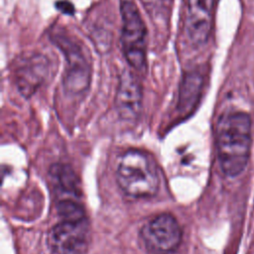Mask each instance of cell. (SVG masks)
Masks as SVG:
<instances>
[{
	"mask_svg": "<svg viewBox=\"0 0 254 254\" xmlns=\"http://www.w3.org/2000/svg\"><path fill=\"white\" fill-rule=\"evenodd\" d=\"M182 228L177 219L169 214H159L145 223L141 237L146 248L153 254H170L182 241Z\"/></svg>",
	"mask_w": 254,
	"mask_h": 254,
	"instance_id": "6",
	"label": "cell"
},
{
	"mask_svg": "<svg viewBox=\"0 0 254 254\" xmlns=\"http://www.w3.org/2000/svg\"><path fill=\"white\" fill-rule=\"evenodd\" d=\"M53 42L65 57L66 66L64 86L66 92L79 94L86 90L90 81V64L80 45L64 32L54 33Z\"/></svg>",
	"mask_w": 254,
	"mask_h": 254,
	"instance_id": "4",
	"label": "cell"
},
{
	"mask_svg": "<svg viewBox=\"0 0 254 254\" xmlns=\"http://www.w3.org/2000/svg\"><path fill=\"white\" fill-rule=\"evenodd\" d=\"M50 67L49 60L41 54L21 59L15 68V81L20 92L25 96L33 94L47 79Z\"/></svg>",
	"mask_w": 254,
	"mask_h": 254,
	"instance_id": "8",
	"label": "cell"
},
{
	"mask_svg": "<svg viewBox=\"0 0 254 254\" xmlns=\"http://www.w3.org/2000/svg\"><path fill=\"white\" fill-rule=\"evenodd\" d=\"M142 87L137 77L124 70L120 76L115 97L118 115L126 121L136 120L142 109Z\"/></svg>",
	"mask_w": 254,
	"mask_h": 254,
	"instance_id": "9",
	"label": "cell"
},
{
	"mask_svg": "<svg viewBox=\"0 0 254 254\" xmlns=\"http://www.w3.org/2000/svg\"><path fill=\"white\" fill-rule=\"evenodd\" d=\"M48 233L50 254H83L87 246V217H58Z\"/></svg>",
	"mask_w": 254,
	"mask_h": 254,
	"instance_id": "5",
	"label": "cell"
},
{
	"mask_svg": "<svg viewBox=\"0 0 254 254\" xmlns=\"http://www.w3.org/2000/svg\"><path fill=\"white\" fill-rule=\"evenodd\" d=\"M116 179L121 190L132 197H150L159 190L158 168L141 150H128L119 158Z\"/></svg>",
	"mask_w": 254,
	"mask_h": 254,
	"instance_id": "2",
	"label": "cell"
},
{
	"mask_svg": "<svg viewBox=\"0 0 254 254\" xmlns=\"http://www.w3.org/2000/svg\"><path fill=\"white\" fill-rule=\"evenodd\" d=\"M215 0H188L186 32L191 45L197 47L209 38Z\"/></svg>",
	"mask_w": 254,
	"mask_h": 254,
	"instance_id": "7",
	"label": "cell"
},
{
	"mask_svg": "<svg viewBox=\"0 0 254 254\" xmlns=\"http://www.w3.org/2000/svg\"><path fill=\"white\" fill-rule=\"evenodd\" d=\"M217 157L228 177L240 175L246 168L251 149V119L242 111L223 115L216 129Z\"/></svg>",
	"mask_w": 254,
	"mask_h": 254,
	"instance_id": "1",
	"label": "cell"
},
{
	"mask_svg": "<svg viewBox=\"0 0 254 254\" xmlns=\"http://www.w3.org/2000/svg\"><path fill=\"white\" fill-rule=\"evenodd\" d=\"M203 87V76L197 70L187 71L180 85L178 108L182 113H189L197 104Z\"/></svg>",
	"mask_w": 254,
	"mask_h": 254,
	"instance_id": "10",
	"label": "cell"
},
{
	"mask_svg": "<svg viewBox=\"0 0 254 254\" xmlns=\"http://www.w3.org/2000/svg\"><path fill=\"white\" fill-rule=\"evenodd\" d=\"M122 53L129 65L137 71L147 66V30L133 0H120Z\"/></svg>",
	"mask_w": 254,
	"mask_h": 254,
	"instance_id": "3",
	"label": "cell"
}]
</instances>
